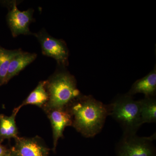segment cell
Returning <instances> with one entry per match:
<instances>
[{
  "label": "cell",
  "mask_w": 156,
  "mask_h": 156,
  "mask_svg": "<svg viewBox=\"0 0 156 156\" xmlns=\"http://www.w3.org/2000/svg\"><path fill=\"white\" fill-rule=\"evenodd\" d=\"M69 108L73 126L86 137H93L99 133L109 115L108 105L92 95H81L69 105Z\"/></svg>",
  "instance_id": "1"
},
{
  "label": "cell",
  "mask_w": 156,
  "mask_h": 156,
  "mask_svg": "<svg viewBox=\"0 0 156 156\" xmlns=\"http://www.w3.org/2000/svg\"><path fill=\"white\" fill-rule=\"evenodd\" d=\"M46 81L49 100L44 107L45 110L69 107L82 95L75 78L64 69L57 71Z\"/></svg>",
  "instance_id": "2"
},
{
  "label": "cell",
  "mask_w": 156,
  "mask_h": 156,
  "mask_svg": "<svg viewBox=\"0 0 156 156\" xmlns=\"http://www.w3.org/2000/svg\"><path fill=\"white\" fill-rule=\"evenodd\" d=\"M111 115L123 128L124 134H136L142 125L140 121L139 101L126 94L117 97L108 105Z\"/></svg>",
  "instance_id": "3"
},
{
  "label": "cell",
  "mask_w": 156,
  "mask_h": 156,
  "mask_svg": "<svg viewBox=\"0 0 156 156\" xmlns=\"http://www.w3.org/2000/svg\"><path fill=\"white\" fill-rule=\"evenodd\" d=\"M155 139V134L149 137L124 134L117 146V156H156L152 144Z\"/></svg>",
  "instance_id": "4"
},
{
  "label": "cell",
  "mask_w": 156,
  "mask_h": 156,
  "mask_svg": "<svg viewBox=\"0 0 156 156\" xmlns=\"http://www.w3.org/2000/svg\"><path fill=\"white\" fill-rule=\"evenodd\" d=\"M33 35L40 43L43 55L54 58L60 67L67 66L69 52L63 40L53 37L44 29Z\"/></svg>",
  "instance_id": "5"
},
{
  "label": "cell",
  "mask_w": 156,
  "mask_h": 156,
  "mask_svg": "<svg viewBox=\"0 0 156 156\" xmlns=\"http://www.w3.org/2000/svg\"><path fill=\"white\" fill-rule=\"evenodd\" d=\"M34 10L31 9L20 11L17 9L16 2H12L7 19L13 37H15L20 35L33 34L30 30L29 27L34 20Z\"/></svg>",
  "instance_id": "6"
},
{
  "label": "cell",
  "mask_w": 156,
  "mask_h": 156,
  "mask_svg": "<svg viewBox=\"0 0 156 156\" xmlns=\"http://www.w3.org/2000/svg\"><path fill=\"white\" fill-rule=\"evenodd\" d=\"M53 129V151L56 149L58 139L63 137L65 128L73 126V118L69 107L46 110Z\"/></svg>",
  "instance_id": "7"
},
{
  "label": "cell",
  "mask_w": 156,
  "mask_h": 156,
  "mask_svg": "<svg viewBox=\"0 0 156 156\" xmlns=\"http://www.w3.org/2000/svg\"><path fill=\"white\" fill-rule=\"evenodd\" d=\"M12 149L18 156H49L50 149L37 138L17 137Z\"/></svg>",
  "instance_id": "8"
},
{
  "label": "cell",
  "mask_w": 156,
  "mask_h": 156,
  "mask_svg": "<svg viewBox=\"0 0 156 156\" xmlns=\"http://www.w3.org/2000/svg\"><path fill=\"white\" fill-rule=\"evenodd\" d=\"M156 93V66L145 77L137 80L132 85L127 94L132 96L142 93L146 97H154Z\"/></svg>",
  "instance_id": "9"
},
{
  "label": "cell",
  "mask_w": 156,
  "mask_h": 156,
  "mask_svg": "<svg viewBox=\"0 0 156 156\" xmlns=\"http://www.w3.org/2000/svg\"><path fill=\"white\" fill-rule=\"evenodd\" d=\"M36 53L23 52L21 50L12 58L9 65L6 84L12 78L17 76L22 70L33 62L37 58Z\"/></svg>",
  "instance_id": "10"
},
{
  "label": "cell",
  "mask_w": 156,
  "mask_h": 156,
  "mask_svg": "<svg viewBox=\"0 0 156 156\" xmlns=\"http://www.w3.org/2000/svg\"><path fill=\"white\" fill-rule=\"evenodd\" d=\"M21 108L19 106L14 109L13 113L10 116L0 115V140L1 141L12 138L15 139L18 137L15 118Z\"/></svg>",
  "instance_id": "11"
},
{
  "label": "cell",
  "mask_w": 156,
  "mask_h": 156,
  "mask_svg": "<svg viewBox=\"0 0 156 156\" xmlns=\"http://www.w3.org/2000/svg\"><path fill=\"white\" fill-rule=\"evenodd\" d=\"M47 81L40 82L26 99L23 102L21 107L27 105H33L40 107H44L49 100V95L46 88Z\"/></svg>",
  "instance_id": "12"
},
{
  "label": "cell",
  "mask_w": 156,
  "mask_h": 156,
  "mask_svg": "<svg viewBox=\"0 0 156 156\" xmlns=\"http://www.w3.org/2000/svg\"><path fill=\"white\" fill-rule=\"evenodd\" d=\"M140 106V116L141 124L155 123L156 121V100L154 97L144 98L139 100Z\"/></svg>",
  "instance_id": "13"
},
{
  "label": "cell",
  "mask_w": 156,
  "mask_h": 156,
  "mask_svg": "<svg viewBox=\"0 0 156 156\" xmlns=\"http://www.w3.org/2000/svg\"><path fill=\"white\" fill-rule=\"evenodd\" d=\"M9 50L0 46V87L6 84V79L10 62L14 56L21 51Z\"/></svg>",
  "instance_id": "14"
},
{
  "label": "cell",
  "mask_w": 156,
  "mask_h": 156,
  "mask_svg": "<svg viewBox=\"0 0 156 156\" xmlns=\"http://www.w3.org/2000/svg\"><path fill=\"white\" fill-rule=\"evenodd\" d=\"M2 141L0 140V156H4L9 152L10 149H9L3 145L2 144Z\"/></svg>",
  "instance_id": "15"
},
{
  "label": "cell",
  "mask_w": 156,
  "mask_h": 156,
  "mask_svg": "<svg viewBox=\"0 0 156 156\" xmlns=\"http://www.w3.org/2000/svg\"><path fill=\"white\" fill-rule=\"evenodd\" d=\"M4 156H18L17 155V154L15 153V152L14 151L12 148L10 149L9 151L7 154H6Z\"/></svg>",
  "instance_id": "16"
}]
</instances>
